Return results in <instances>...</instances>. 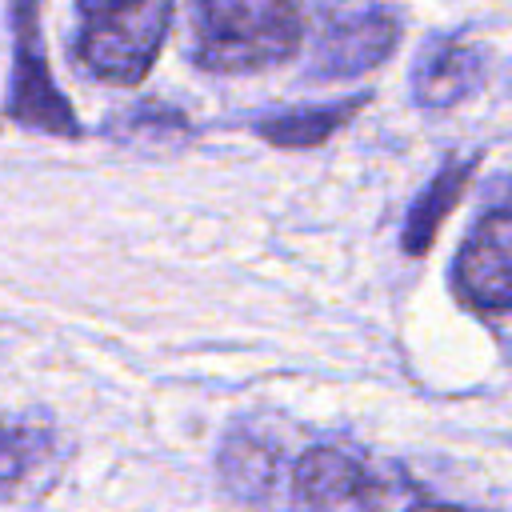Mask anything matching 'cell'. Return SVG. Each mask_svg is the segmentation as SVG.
<instances>
[{
    "instance_id": "cell-1",
    "label": "cell",
    "mask_w": 512,
    "mask_h": 512,
    "mask_svg": "<svg viewBox=\"0 0 512 512\" xmlns=\"http://www.w3.org/2000/svg\"><path fill=\"white\" fill-rule=\"evenodd\" d=\"M304 36L292 0H192V56L204 72H260L284 64Z\"/></svg>"
},
{
    "instance_id": "cell-2",
    "label": "cell",
    "mask_w": 512,
    "mask_h": 512,
    "mask_svg": "<svg viewBox=\"0 0 512 512\" xmlns=\"http://www.w3.org/2000/svg\"><path fill=\"white\" fill-rule=\"evenodd\" d=\"M172 0H76L72 52L84 72L108 84H136L156 64Z\"/></svg>"
},
{
    "instance_id": "cell-3",
    "label": "cell",
    "mask_w": 512,
    "mask_h": 512,
    "mask_svg": "<svg viewBox=\"0 0 512 512\" xmlns=\"http://www.w3.org/2000/svg\"><path fill=\"white\" fill-rule=\"evenodd\" d=\"M292 512H384V480L340 448H308L288 476Z\"/></svg>"
},
{
    "instance_id": "cell-4",
    "label": "cell",
    "mask_w": 512,
    "mask_h": 512,
    "mask_svg": "<svg viewBox=\"0 0 512 512\" xmlns=\"http://www.w3.org/2000/svg\"><path fill=\"white\" fill-rule=\"evenodd\" d=\"M400 24L376 8H332L316 28L308 72L320 80H348L376 68L396 48Z\"/></svg>"
},
{
    "instance_id": "cell-5",
    "label": "cell",
    "mask_w": 512,
    "mask_h": 512,
    "mask_svg": "<svg viewBox=\"0 0 512 512\" xmlns=\"http://www.w3.org/2000/svg\"><path fill=\"white\" fill-rule=\"evenodd\" d=\"M452 288L468 308L512 312V208H492L472 224Z\"/></svg>"
},
{
    "instance_id": "cell-6",
    "label": "cell",
    "mask_w": 512,
    "mask_h": 512,
    "mask_svg": "<svg viewBox=\"0 0 512 512\" xmlns=\"http://www.w3.org/2000/svg\"><path fill=\"white\" fill-rule=\"evenodd\" d=\"M16 56H12V88H8V116L56 136H76L80 124L64 100V92L52 84L40 40H36V12L16 8Z\"/></svg>"
},
{
    "instance_id": "cell-7",
    "label": "cell",
    "mask_w": 512,
    "mask_h": 512,
    "mask_svg": "<svg viewBox=\"0 0 512 512\" xmlns=\"http://www.w3.org/2000/svg\"><path fill=\"white\" fill-rule=\"evenodd\" d=\"M480 72H484V52L472 40L440 36L420 52V60L412 68V96L428 112L452 108L476 92Z\"/></svg>"
},
{
    "instance_id": "cell-8",
    "label": "cell",
    "mask_w": 512,
    "mask_h": 512,
    "mask_svg": "<svg viewBox=\"0 0 512 512\" xmlns=\"http://www.w3.org/2000/svg\"><path fill=\"white\" fill-rule=\"evenodd\" d=\"M472 168H476V156H472V152H468V156H452V160L428 180V188L412 200L408 220H404V252H408V256H420V252L432 248V240H436L444 216H448L452 204L464 196Z\"/></svg>"
},
{
    "instance_id": "cell-9",
    "label": "cell",
    "mask_w": 512,
    "mask_h": 512,
    "mask_svg": "<svg viewBox=\"0 0 512 512\" xmlns=\"http://www.w3.org/2000/svg\"><path fill=\"white\" fill-rule=\"evenodd\" d=\"M276 476H280V456L272 444L252 436H232L220 448V484L228 488L232 500L264 512L276 492Z\"/></svg>"
},
{
    "instance_id": "cell-10",
    "label": "cell",
    "mask_w": 512,
    "mask_h": 512,
    "mask_svg": "<svg viewBox=\"0 0 512 512\" xmlns=\"http://www.w3.org/2000/svg\"><path fill=\"white\" fill-rule=\"evenodd\" d=\"M360 104H364V96L340 100V104H320V108H292L272 120H260L256 132L276 148H312V144H324L344 120H352Z\"/></svg>"
},
{
    "instance_id": "cell-11",
    "label": "cell",
    "mask_w": 512,
    "mask_h": 512,
    "mask_svg": "<svg viewBox=\"0 0 512 512\" xmlns=\"http://www.w3.org/2000/svg\"><path fill=\"white\" fill-rule=\"evenodd\" d=\"M404 512H468V508H456V504H436V500H416V504H408Z\"/></svg>"
}]
</instances>
